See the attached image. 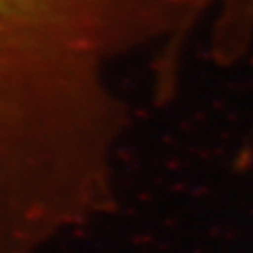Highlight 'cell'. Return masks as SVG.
Here are the masks:
<instances>
[{"instance_id": "6da1fadb", "label": "cell", "mask_w": 253, "mask_h": 253, "mask_svg": "<svg viewBox=\"0 0 253 253\" xmlns=\"http://www.w3.org/2000/svg\"><path fill=\"white\" fill-rule=\"evenodd\" d=\"M216 62L237 63L253 46V0H185Z\"/></svg>"}]
</instances>
